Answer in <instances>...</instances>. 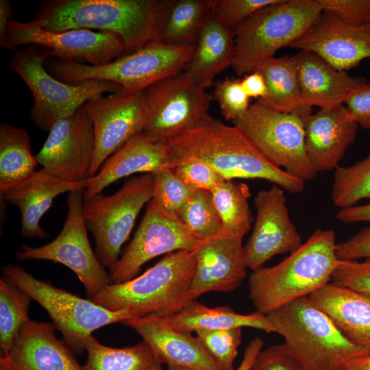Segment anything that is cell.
<instances>
[{
    "mask_svg": "<svg viewBox=\"0 0 370 370\" xmlns=\"http://www.w3.org/2000/svg\"><path fill=\"white\" fill-rule=\"evenodd\" d=\"M175 0H47L30 21L60 32L75 29L113 32L121 37L125 55L161 42Z\"/></svg>",
    "mask_w": 370,
    "mask_h": 370,
    "instance_id": "1",
    "label": "cell"
},
{
    "mask_svg": "<svg viewBox=\"0 0 370 370\" xmlns=\"http://www.w3.org/2000/svg\"><path fill=\"white\" fill-rule=\"evenodd\" d=\"M167 144L174 166L197 160L227 180H265L293 194L300 193L305 188L303 180L270 162L238 128L209 114Z\"/></svg>",
    "mask_w": 370,
    "mask_h": 370,
    "instance_id": "2",
    "label": "cell"
},
{
    "mask_svg": "<svg viewBox=\"0 0 370 370\" xmlns=\"http://www.w3.org/2000/svg\"><path fill=\"white\" fill-rule=\"evenodd\" d=\"M336 248L334 232L318 229L278 264L253 270L249 295L256 312L267 315L329 283L338 262Z\"/></svg>",
    "mask_w": 370,
    "mask_h": 370,
    "instance_id": "3",
    "label": "cell"
},
{
    "mask_svg": "<svg viewBox=\"0 0 370 370\" xmlns=\"http://www.w3.org/2000/svg\"><path fill=\"white\" fill-rule=\"evenodd\" d=\"M195 269V251H176L166 254L141 275L123 283H112L90 299L112 311L127 310L134 318L169 317L193 301L189 289Z\"/></svg>",
    "mask_w": 370,
    "mask_h": 370,
    "instance_id": "4",
    "label": "cell"
},
{
    "mask_svg": "<svg viewBox=\"0 0 370 370\" xmlns=\"http://www.w3.org/2000/svg\"><path fill=\"white\" fill-rule=\"evenodd\" d=\"M290 354L306 370H341L370 352L338 329L309 297L295 299L267 314Z\"/></svg>",
    "mask_w": 370,
    "mask_h": 370,
    "instance_id": "5",
    "label": "cell"
},
{
    "mask_svg": "<svg viewBox=\"0 0 370 370\" xmlns=\"http://www.w3.org/2000/svg\"><path fill=\"white\" fill-rule=\"evenodd\" d=\"M322 12L317 0H280L253 14L234 29L236 75L256 71L306 34Z\"/></svg>",
    "mask_w": 370,
    "mask_h": 370,
    "instance_id": "6",
    "label": "cell"
},
{
    "mask_svg": "<svg viewBox=\"0 0 370 370\" xmlns=\"http://www.w3.org/2000/svg\"><path fill=\"white\" fill-rule=\"evenodd\" d=\"M194 52L195 47L156 42L102 66L49 58L45 68L52 76L66 84L104 79L118 84L126 93L134 94L184 71Z\"/></svg>",
    "mask_w": 370,
    "mask_h": 370,
    "instance_id": "7",
    "label": "cell"
},
{
    "mask_svg": "<svg viewBox=\"0 0 370 370\" xmlns=\"http://www.w3.org/2000/svg\"><path fill=\"white\" fill-rule=\"evenodd\" d=\"M3 277L39 304L49 314L62 341L75 354L86 351L92 332L103 326L134 318L127 310L112 311L49 282L39 280L21 266L8 263Z\"/></svg>",
    "mask_w": 370,
    "mask_h": 370,
    "instance_id": "8",
    "label": "cell"
},
{
    "mask_svg": "<svg viewBox=\"0 0 370 370\" xmlns=\"http://www.w3.org/2000/svg\"><path fill=\"white\" fill-rule=\"evenodd\" d=\"M49 58V49L30 45L17 50L10 62L12 70L33 95L29 117L42 130L49 132L58 120L73 114L92 97L122 89L115 82L99 79L76 84L64 83L47 71L45 64Z\"/></svg>",
    "mask_w": 370,
    "mask_h": 370,
    "instance_id": "9",
    "label": "cell"
},
{
    "mask_svg": "<svg viewBox=\"0 0 370 370\" xmlns=\"http://www.w3.org/2000/svg\"><path fill=\"white\" fill-rule=\"evenodd\" d=\"M153 198V177L145 173L127 180L115 193L83 199V216L95 243V254L105 269L119 258L143 206Z\"/></svg>",
    "mask_w": 370,
    "mask_h": 370,
    "instance_id": "10",
    "label": "cell"
},
{
    "mask_svg": "<svg viewBox=\"0 0 370 370\" xmlns=\"http://www.w3.org/2000/svg\"><path fill=\"white\" fill-rule=\"evenodd\" d=\"M310 113L281 112L257 101L234 125L270 162L306 182L317 174L305 146L304 117Z\"/></svg>",
    "mask_w": 370,
    "mask_h": 370,
    "instance_id": "11",
    "label": "cell"
},
{
    "mask_svg": "<svg viewBox=\"0 0 370 370\" xmlns=\"http://www.w3.org/2000/svg\"><path fill=\"white\" fill-rule=\"evenodd\" d=\"M83 195L84 191L68 193L66 219L56 238L40 247L23 243L15 257L18 260H44L64 265L77 275L90 299L112 282L90 244L83 216Z\"/></svg>",
    "mask_w": 370,
    "mask_h": 370,
    "instance_id": "12",
    "label": "cell"
},
{
    "mask_svg": "<svg viewBox=\"0 0 370 370\" xmlns=\"http://www.w3.org/2000/svg\"><path fill=\"white\" fill-rule=\"evenodd\" d=\"M146 119L143 131L156 142L168 143L208 115L213 97L184 71L144 90Z\"/></svg>",
    "mask_w": 370,
    "mask_h": 370,
    "instance_id": "13",
    "label": "cell"
},
{
    "mask_svg": "<svg viewBox=\"0 0 370 370\" xmlns=\"http://www.w3.org/2000/svg\"><path fill=\"white\" fill-rule=\"evenodd\" d=\"M21 45L40 46L49 49L52 58L82 60L94 66L107 64L125 54L122 39L113 32L88 29L54 32L31 21L11 19L5 36L0 39V46L16 49Z\"/></svg>",
    "mask_w": 370,
    "mask_h": 370,
    "instance_id": "14",
    "label": "cell"
},
{
    "mask_svg": "<svg viewBox=\"0 0 370 370\" xmlns=\"http://www.w3.org/2000/svg\"><path fill=\"white\" fill-rule=\"evenodd\" d=\"M201 241L175 214L152 199L133 238L108 269L112 282L120 284L130 280L156 257L180 250L195 251Z\"/></svg>",
    "mask_w": 370,
    "mask_h": 370,
    "instance_id": "15",
    "label": "cell"
},
{
    "mask_svg": "<svg viewBox=\"0 0 370 370\" xmlns=\"http://www.w3.org/2000/svg\"><path fill=\"white\" fill-rule=\"evenodd\" d=\"M83 106L94 129L91 177L99 171L106 159L143 131L146 103L144 91L130 94L121 89L108 95L95 96Z\"/></svg>",
    "mask_w": 370,
    "mask_h": 370,
    "instance_id": "16",
    "label": "cell"
},
{
    "mask_svg": "<svg viewBox=\"0 0 370 370\" xmlns=\"http://www.w3.org/2000/svg\"><path fill=\"white\" fill-rule=\"evenodd\" d=\"M94 151L93 125L82 106L53 125L36 158L58 178L80 183L90 177Z\"/></svg>",
    "mask_w": 370,
    "mask_h": 370,
    "instance_id": "17",
    "label": "cell"
},
{
    "mask_svg": "<svg viewBox=\"0 0 370 370\" xmlns=\"http://www.w3.org/2000/svg\"><path fill=\"white\" fill-rule=\"evenodd\" d=\"M284 190L273 185L258 193L254 202L256 221L243 247L247 268L255 270L277 254L292 253L301 245V236L288 214Z\"/></svg>",
    "mask_w": 370,
    "mask_h": 370,
    "instance_id": "18",
    "label": "cell"
},
{
    "mask_svg": "<svg viewBox=\"0 0 370 370\" xmlns=\"http://www.w3.org/2000/svg\"><path fill=\"white\" fill-rule=\"evenodd\" d=\"M289 47L312 52L345 71L370 58V25H356L323 12L317 21Z\"/></svg>",
    "mask_w": 370,
    "mask_h": 370,
    "instance_id": "19",
    "label": "cell"
},
{
    "mask_svg": "<svg viewBox=\"0 0 370 370\" xmlns=\"http://www.w3.org/2000/svg\"><path fill=\"white\" fill-rule=\"evenodd\" d=\"M243 238L219 236L201 241L195 250L196 269L189 289L195 300L208 292H231L245 277L247 268Z\"/></svg>",
    "mask_w": 370,
    "mask_h": 370,
    "instance_id": "20",
    "label": "cell"
},
{
    "mask_svg": "<svg viewBox=\"0 0 370 370\" xmlns=\"http://www.w3.org/2000/svg\"><path fill=\"white\" fill-rule=\"evenodd\" d=\"M304 125L306 153L317 173L339 166L359 126L343 103L308 114L304 117Z\"/></svg>",
    "mask_w": 370,
    "mask_h": 370,
    "instance_id": "21",
    "label": "cell"
},
{
    "mask_svg": "<svg viewBox=\"0 0 370 370\" xmlns=\"http://www.w3.org/2000/svg\"><path fill=\"white\" fill-rule=\"evenodd\" d=\"M121 323L135 330L151 348L162 365L195 370H226L191 333L173 328L163 317L147 315Z\"/></svg>",
    "mask_w": 370,
    "mask_h": 370,
    "instance_id": "22",
    "label": "cell"
},
{
    "mask_svg": "<svg viewBox=\"0 0 370 370\" xmlns=\"http://www.w3.org/2000/svg\"><path fill=\"white\" fill-rule=\"evenodd\" d=\"M174 165L167 143L154 141L142 132L106 159L99 171L84 182L83 199L101 193L123 177L135 173H152Z\"/></svg>",
    "mask_w": 370,
    "mask_h": 370,
    "instance_id": "23",
    "label": "cell"
},
{
    "mask_svg": "<svg viewBox=\"0 0 370 370\" xmlns=\"http://www.w3.org/2000/svg\"><path fill=\"white\" fill-rule=\"evenodd\" d=\"M85 182L64 181L42 168L18 184L1 192V199L16 206L21 217V235L45 238L48 233L40 225L43 215L54 199L64 193L84 191Z\"/></svg>",
    "mask_w": 370,
    "mask_h": 370,
    "instance_id": "24",
    "label": "cell"
},
{
    "mask_svg": "<svg viewBox=\"0 0 370 370\" xmlns=\"http://www.w3.org/2000/svg\"><path fill=\"white\" fill-rule=\"evenodd\" d=\"M53 323L28 321L10 353L16 370H84Z\"/></svg>",
    "mask_w": 370,
    "mask_h": 370,
    "instance_id": "25",
    "label": "cell"
},
{
    "mask_svg": "<svg viewBox=\"0 0 370 370\" xmlns=\"http://www.w3.org/2000/svg\"><path fill=\"white\" fill-rule=\"evenodd\" d=\"M293 57L301 99L308 107L325 108L344 103L348 94L366 82L334 69L312 52L300 51Z\"/></svg>",
    "mask_w": 370,
    "mask_h": 370,
    "instance_id": "26",
    "label": "cell"
},
{
    "mask_svg": "<svg viewBox=\"0 0 370 370\" xmlns=\"http://www.w3.org/2000/svg\"><path fill=\"white\" fill-rule=\"evenodd\" d=\"M308 297L347 338L370 350V294L329 282Z\"/></svg>",
    "mask_w": 370,
    "mask_h": 370,
    "instance_id": "27",
    "label": "cell"
},
{
    "mask_svg": "<svg viewBox=\"0 0 370 370\" xmlns=\"http://www.w3.org/2000/svg\"><path fill=\"white\" fill-rule=\"evenodd\" d=\"M234 36V30L220 23L211 10L184 71L201 88L210 87L216 76L233 64Z\"/></svg>",
    "mask_w": 370,
    "mask_h": 370,
    "instance_id": "28",
    "label": "cell"
},
{
    "mask_svg": "<svg viewBox=\"0 0 370 370\" xmlns=\"http://www.w3.org/2000/svg\"><path fill=\"white\" fill-rule=\"evenodd\" d=\"M165 319L175 330L188 333L243 328L277 333L275 326L264 314L256 311L247 314H239L223 306L209 308L196 299L180 312Z\"/></svg>",
    "mask_w": 370,
    "mask_h": 370,
    "instance_id": "29",
    "label": "cell"
},
{
    "mask_svg": "<svg viewBox=\"0 0 370 370\" xmlns=\"http://www.w3.org/2000/svg\"><path fill=\"white\" fill-rule=\"evenodd\" d=\"M256 71L263 76L268 91L259 103L281 112L312 110L303 103L293 56L273 57Z\"/></svg>",
    "mask_w": 370,
    "mask_h": 370,
    "instance_id": "30",
    "label": "cell"
},
{
    "mask_svg": "<svg viewBox=\"0 0 370 370\" xmlns=\"http://www.w3.org/2000/svg\"><path fill=\"white\" fill-rule=\"evenodd\" d=\"M28 132L8 123L0 125V192L22 182L39 164L31 150Z\"/></svg>",
    "mask_w": 370,
    "mask_h": 370,
    "instance_id": "31",
    "label": "cell"
},
{
    "mask_svg": "<svg viewBox=\"0 0 370 370\" xmlns=\"http://www.w3.org/2000/svg\"><path fill=\"white\" fill-rule=\"evenodd\" d=\"M86 352L84 370H165L144 341L132 346L112 347L92 336Z\"/></svg>",
    "mask_w": 370,
    "mask_h": 370,
    "instance_id": "32",
    "label": "cell"
},
{
    "mask_svg": "<svg viewBox=\"0 0 370 370\" xmlns=\"http://www.w3.org/2000/svg\"><path fill=\"white\" fill-rule=\"evenodd\" d=\"M211 193L221 221V236L243 238L253 221L248 203L251 196L249 186L245 183L226 180Z\"/></svg>",
    "mask_w": 370,
    "mask_h": 370,
    "instance_id": "33",
    "label": "cell"
},
{
    "mask_svg": "<svg viewBox=\"0 0 370 370\" xmlns=\"http://www.w3.org/2000/svg\"><path fill=\"white\" fill-rule=\"evenodd\" d=\"M214 0H175L168 14L161 42L173 46H196Z\"/></svg>",
    "mask_w": 370,
    "mask_h": 370,
    "instance_id": "34",
    "label": "cell"
},
{
    "mask_svg": "<svg viewBox=\"0 0 370 370\" xmlns=\"http://www.w3.org/2000/svg\"><path fill=\"white\" fill-rule=\"evenodd\" d=\"M32 299L3 277L0 278V352L10 354L24 325L29 321Z\"/></svg>",
    "mask_w": 370,
    "mask_h": 370,
    "instance_id": "35",
    "label": "cell"
},
{
    "mask_svg": "<svg viewBox=\"0 0 370 370\" xmlns=\"http://www.w3.org/2000/svg\"><path fill=\"white\" fill-rule=\"evenodd\" d=\"M331 195L333 204L341 209L370 199V153L352 165L334 170Z\"/></svg>",
    "mask_w": 370,
    "mask_h": 370,
    "instance_id": "36",
    "label": "cell"
},
{
    "mask_svg": "<svg viewBox=\"0 0 370 370\" xmlns=\"http://www.w3.org/2000/svg\"><path fill=\"white\" fill-rule=\"evenodd\" d=\"M176 215L200 241L221 235V221L210 190L197 189Z\"/></svg>",
    "mask_w": 370,
    "mask_h": 370,
    "instance_id": "37",
    "label": "cell"
},
{
    "mask_svg": "<svg viewBox=\"0 0 370 370\" xmlns=\"http://www.w3.org/2000/svg\"><path fill=\"white\" fill-rule=\"evenodd\" d=\"M151 174L153 177L152 199L171 213L176 214L197 190L184 181L172 167L164 168Z\"/></svg>",
    "mask_w": 370,
    "mask_h": 370,
    "instance_id": "38",
    "label": "cell"
},
{
    "mask_svg": "<svg viewBox=\"0 0 370 370\" xmlns=\"http://www.w3.org/2000/svg\"><path fill=\"white\" fill-rule=\"evenodd\" d=\"M197 338L210 355L226 370H235L234 362L242 343V328L198 330Z\"/></svg>",
    "mask_w": 370,
    "mask_h": 370,
    "instance_id": "39",
    "label": "cell"
},
{
    "mask_svg": "<svg viewBox=\"0 0 370 370\" xmlns=\"http://www.w3.org/2000/svg\"><path fill=\"white\" fill-rule=\"evenodd\" d=\"M214 97L217 101L224 119L233 123L248 111L249 97L243 90L241 79L226 77L215 83Z\"/></svg>",
    "mask_w": 370,
    "mask_h": 370,
    "instance_id": "40",
    "label": "cell"
},
{
    "mask_svg": "<svg viewBox=\"0 0 370 370\" xmlns=\"http://www.w3.org/2000/svg\"><path fill=\"white\" fill-rule=\"evenodd\" d=\"M280 0H214L212 12L223 25L234 29L260 9Z\"/></svg>",
    "mask_w": 370,
    "mask_h": 370,
    "instance_id": "41",
    "label": "cell"
},
{
    "mask_svg": "<svg viewBox=\"0 0 370 370\" xmlns=\"http://www.w3.org/2000/svg\"><path fill=\"white\" fill-rule=\"evenodd\" d=\"M332 280L337 285L370 294V258L362 262L338 260Z\"/></svg>",
    "mask_w": 370,
    "mask_h": 370,
    "instance_id": "42",
    "label": "cell"
},
{
    "mask_svg": "<svg viewBox=\"0 0 370 370\" xmlns=\"http://www.w3.org/2000/svg\"><path fill=\"white\" fill-rule=\"evenodd\" d=\"M172 168L184 181L196 189L211 191L226 180L211 166L197 160L183 161Z\"/></svg>",
    "mask_w": 370,
    "mask_h": 370,
    "instance_id": "43",
    "label": "cell"
},
{
    "mask_svg": "<svg viewBox=\"0 0 370 370\" xmlns=\"http://www.w3.org/2000/svg\"><path fill=\"white\" fill-rule=\"evenodd\" d=\"M322 11L356 25H370V0H317Z\"/></svg>",
    "mask_w": 370,
    "mask_h": 370,
    "instance_id": "44",
    "label": "cell"
},
{
    "mask_svg": "<svg viewBox=\"0 0 370 370\" xmlns=\"http://www.w3.org/2000/svg\"><path fill=\"white\" fill-rule=\"evenodd\" d=\"M249 370H306L290 354L285 345L262 349Z\"/></svg>",
    "mask_w": 370,
    "mask_h": 370,
    "instance_id": "45",
    "label": "cell"
},
{
    "mask_svg": "<svg viewBox=\"0 0 370 370\" xmlns=\"http://www.w3.org/2000/svg\"><path fill=\"white\" fill-rule=\"evenodd\" d=\"M344 103L358 125L370 130V84L365 82L352 90Z\"/></svg>",
    "mask_w": 370,
    "mask_h": 370,
    "instance_id": "46",
    "label": "cell"
},
{
    "mask_svg": "<svg viewBox=\"0 0 370 370\" xmlns=\"http://www.w3.org/2000/svg\"><path fill=\"white\" fill-rule=\"evenodd\" d=\"M336 256L341 260L370 258V227H365L338 244Z\"/></svg>",
    "mask_w": 370,
    "mask_h": 370,
    "instance_id": "47",
    "label": "cell"
},
{
    "mask_svg": "<svg viewBox=\"0 0 370 370\" xmlns=\"http://www.w3.org/2000/svg\"><path fill=\"white\" fill-rule=\"evenodd\" d=\"M241 86L249 97L264 99L268 93L265 80L258 71L246 75L241 80Z\"/></svg>",
    "mask_w": 370,
    "mask_h": 370,
    "instance_id": "48",
    "label": "cell"
},
{
    "mask_svg": "<svg viewBox=\"0 0 370 370\" xmlns=\"http://www.w3.org/2000/svg\"><path fill=\"white\" fill-rule=\"evenodd\" d=\"M336 218L338 221L346 224L358 222L370 223V204L341 208L336 214Z\"/></svg>",
    "mask_w": 370,
    "mask_h": 370,
    "instance_id": "49",
    "label": "cell"
},
{
    "mask_svg": "<svg viewBox=\"0 0 370 370\" xmlns=\"http://www.w3.org/2000/svg\"><path fill=\"white\" fill-rule=\"evenodd\" d=\"M264 341L260 337L256 336L252 339L245 348L240 365L235 370H249L258 354L262 349Z\"/></svg>",
    "mask_w": 370,
    "mask_h": 370,
    "instance_id": "50",
    "label": "cell"
},
{
    "mask_svg": "<svg viewBox=\"0 0 370 370\" xmlns=\"http://www.w3.org/2000/svg\"><path fill=\"white\" fill-rule=\"evenodd\" d=\"M12 8L10 2L8 0L0 1V39L6 34L9 21L11 20Z\"/></svg>",
    "mask_w": 370,
    "mask_h": 370,
    "instance_id": "51",
    "label": "cell"
},
{
    "mask_svg": "<svg viewBox=\"0 0 370 370\" xmlns=\"http://www.w3.org/2000/svg\"><path fill=\"white\" fill-rule=\"evenodd\" d=\"M341 370H370V352L352 360Z\"/></svg>",
    "mask_w": 370,
    "mask_h": 370,
    "instance_id": "52",
    "label": "cell"
},
{
    "mask_svg": "<svg viewBox=\"0 0 370 370\" xmlns=\"http://www.w3.org/2000/svg\"><path fill=\"white\" fill-rule=\"evenodd\" d=\"M0 370H16L10 355L0 357Z\"/></svg>",
    "mask_w": 370,
    "mask_h": 370,
    "instance_id": "53",
    "label": "cell"
},
{
    "mask_svg": "<svg viewBox=\"0 0 370 370\" xmlns=\"http://www.w3.org/2000/svg\"><path fill=\"white\" fill-rule=\"evenodd\" d=\"M166 370H195L188 367H180V366H168Z\"/></svg>",
    "mask_w": 370,
    "mask_h": 370,
    "instance_id": "54",
    "label": "cell"
}]
</instances>
